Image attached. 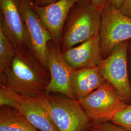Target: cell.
Instances as JSON below:
<instances>
[{
  "mask_svg": "<svg viewBox=\"0 0 131 131\" xmlns=\"http://www.w3.org/2000/svg\"><path fill=\"white\" fill-rule=\"evenodd\" d=\"M16 50L0 27V74H4L12 64Z\"/></svg>",
  "mask_w": 131,
  "mask_h": 131,
  "instance_id": "9a60e30c",
  "label": "cell"
},
{
  "mask_svg": "<svg viewBox=\"0 0 131 131\" xmlns=\"http://www.w3.org/2000/svg\"><path fill=\"white\" fill-rule=\"evenodd\" d=\"M119 10L124 16L131 19V0H124Z\"/></svg>",
  "mask_w": 131,
  "mask_h": 131,
  "instance_id": "ac0fdd59",
  "label": "cell"
},
{
  "mask_svg": "<svg viewBox=\"0 0 131 131\" xmlns=\"http://www.w3.org/2000/svg\"><path fill=\"white\" fill-rule=\"evenodd\" d=\"M47 65L50 80L44 93L61 94L75 100L70 86V77L74 70L64 59L59 45H49Z\"/></svg>",
  "mask_w": 131,
  "mask_h": 131,
  "instance_id": "30bf717a",
  "label": "cell"
},
{
  "mask_svg": "<svg viewBox=\"0 0 131 131\" xmlns=\"http://www.w3.org/2000/svg\"><path fill=\"white\" fill-rule=\"evenodd\" d=\"M34 4L40 6H46L56 2L58 0H34Z\"/></svg>",
  "mask_w": 131,
  "mask_h": 131,
  "instance_id": "d6986e66",
  "label": "cell"
},
{
  "mask_svg": "<svg viewBox=\"0 0 131 131\" xmlns=\"http://www.w3.org/2000/svg\"><path fill=\"white\" fill-rule=\"evenodd\" d=\"M50 80L49 71L33 55L16 51L9 70L1 76V84L31 97L45 93Z\"/></svg>",
  "mask_w": 131,
  "mask_h": 131,
  "instance_id": "6da1fadb",
  "label": "cell"
},
{
  "mask_svg": "<svg viewBox=\"0 0 131 131\" xmlns=\"http://www.w3.org/2000/svg\"><path fill=\"white\" fill-rule=\"evenodd\" d=\"M0 27L16 51L30 52L26 29L19 6V0H0Z\"/></svg>",
  "mask_w": 131,
  "mask_h": 131,
  "instance_id": "9c48e42d",
  "label": "cell"
},
{
  "mask_svg": "<svg viewBox=\"0 0 131 131\" xmlns=\"http://www.w3.org/2000/svg\"><path fill=\"white\" fill-rule=\"evenodd\" d=\"M111 122L131 131V104H128L123 109L117 113Z\"/></svg>",
  "mask_w": 131,
  "mask_h": 131,
  "instance_id": "2e32d148",
  "label": "cell"
},
{
  "mask_svg": "<svg viewBox=\"0 0 131 131\" xmlns=\"http://www.w3.org/2000/svg\"><path fill=\"white\" fill-rule=\"evenodd\" d=\"M0 106L14 108L40 131H59L47 111L34 97L19 93L1 84Z\"/></svg>",
  "mask_w": 131,
  "mask_h": 131,
  "instance_id": "5b68a950",
  "label": "cell"
},
{
  "mask_svg": "<svg viewBox=\"0 0 131 131\" xmlns=\"http://www.w3.org/2000/svg\"><path fill=\"white\" fill-rule=\"evenodd\" d=\"M0 131H40L14 108H0Z\"/></svg>",
  "mask_w": 131,
  "mask_h": 131,
  "instance_id": "5bb4252c",
  "label": "cell"
},
{
  "mask_svg": "<svg viewBox=\"0 0 131 131\" xmlns=\"http://www.w3.org/2000/svg\"><path fill=\"white\" fill-rule=\"evenodd\" d=\"M82 0H58L46 6H40L32 2L33 9L42 24L51 35L53 43L59 45L66 20L77 3Z\"/></svg>",
  "mask_w": 131,
  "mask_h": 131,
  "instance_id": "8fae6325",
  "label": "cell"
},
{
  "mask_svg": "<svg viewBox=\"0 0 131 131\" xmlns=\"http://www.w3.org/2000/svg\"><path fill=\"white\" fill-rule=\"evenodd\" d=\"M62 53L74 70L98 67L103 60L99 35Z\"/></svg>",
  "mask_w": 131,
  "mask_h": 131,
  "instance_id": "7c38bea8",
  "label": "cell"
},
{
  "mask_svg": "<svg viewBox=\"0 0 131 131\" xmlns=\"http://www.w3.org/2000/svg\"><path fill=\"white\" fill-rule=\"evenodd\" d=\"M106 83L98 67L73 71L70 86L75 100L80 101Z\"/></svg>",
  "mask_w": 131,
  "mask_h": 131,
  "instance_id": "4fadbf2b",
  "label": "cell"
},
{
  "mask_svg": "<svg viewBox=\"0 0 131 131\" xmlns=\"http://www.w3.org/2000/svg\"><path fill=\"white\" fill-rule=\"evenodd\" d=\"M101 12L91 0H82L74 6L63 29V52L99 35Z\"/></svg>",
  "mask_w": 131,
  "mask_h": 131,
  "instance_id": "7a4b0ae2",
  "label": "cell"
},
{
  "mask_svg": "<svg viewBox=\"0 0 131 131\" xmlns=\"http://www.w3.org/2000/svg\"><path fill=\"white\" fill-rule=\"evenodd\" d=\"M91 2L94 5L101 10L107 4L106 0H91Z\"/></svg>",
  "mask_w": 131,
  "mask_h": 131,
  "instance_id": "ffe728a7",
  "label": "cell"
},
{
  "mask_svg": "<svg viewBox=\"0 0 131 131\" xmlns=\"http://www.w3.org/2000/svg\"><path fill=\"white\" fill-rule=\"evenodd\" d=\"M124 0H106L108 4L119 9Z\"/></svg>",
  "mask_w": 131,
  "mask_h": 131,
  "instance_id": "44dd1931",
  "label": "cell"
},
{
  "mask_svg": "<svg viewBox=\"0 0 131 131\" xmlns=\"http://www.w3.org/2000/svg\"><path fill=\"white\" fill-rule=\"evenodd\" d=\"M78 102L93 123L111 122L128 105L107 82Z\"/></svg>",
  "mask_w": 131,
  "mask_h": 131,
  "instance_id": "8992f818",
  "label": "cell"
},
{
  "mask_svg": "<svg viewBox=\"0 0 131 131\" xmlns=\"http://www.w3.org/2000/svg\"><path fill=\"white\" fill-rule=\"evenodd\" d=\"M99 36L103 59L122 43L131 39V19L107 3L102 10Z\"/></svg>",
  "mask_w": 131,
  "mask_h": 131,
  "instance_id": "277c9868",
  "label": "cell"
},
{
  "mask_svg": "<svg viewBox=\"0 0 131 131\" xmlns=\"http://www.w3.org/2000/svg\"><path fill=\"white\" fill-rule=\"evenodd\" d=\"M89 129L90 131H129L112 122H108L102 123L93 122L91 123Z\"/></svg>",
  "mask_w": 131,
  "mask_h": 131,
  "instance_id": "e0dca14e",
  "label": "cell"
},
{
  "mask_svg": "<svg viewBox=\"0 0 131 131\" xmlns=\"http://www.w3.org/2000/svg\"><path fill=\"white\" fill-rule=\"evenodd\" d=\"M128 42L119 45L98 66L103 78L126 103H131V85L129 79L127 53Z\"/></svg>",
  "mask_w": 131,
  "mask_h": 131,
  "instance_id": "52a82bcc",
  "label": "cell"
},
{
  "mask_svg": "<svg viewBox=\"0 0 131 131\" xmlns=\"http://www.w3.org/2000/svg\"><path fill=\"white\" fill-rule=\"evenodd\" d=\"M31 0H19V6L28 35L30 53L46 70L49 43L52 40L51 34L44 27L33 9Z\"/></svg>",
  "mask_w": 131,
  "mask_h": 131,
  "instance_id": "ba28073f",
  "label": "cell"
},
{
  "mask_svg": "<svg viewBox=\"0 0 131 131\" xmlns=\"http://www.w3.org/2000/svg\"><path fill=\"white\" fill-rule=\"evenodd\" d=\"M48 113L59 131H85L91 119L79 102L64 96L43 93L34 97Z\"/></svg>",
  "mask_w": 131,
  "mask_h": 131,
  "instance_id": "3957f363",
  "label": "cell"
}]
</instances>
